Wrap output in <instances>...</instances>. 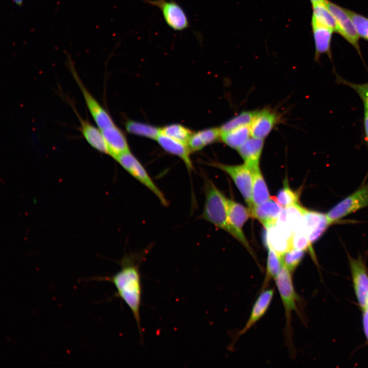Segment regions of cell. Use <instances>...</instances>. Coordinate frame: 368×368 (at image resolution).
Wrapping results in <instances>:
<instances>
[{
	"instance_id": "obj_1",
	"label": "cell",
	"mask_w": 368,
	"mask_h": 368,
	"mask_svg": "<svg viewBox=\"0 0 368 368\" xmlns=\"http://www.w3.org/2000/svg\"><path fill=\"white\" fill-rule=\"evenodd\" d=\"M121 269L109 277L93 278L108 281L115 286V296L121 298L130 310L142 336L140 317L142 285L140 271V261L134 256H126L120 262Z\"/></svg>"
},
{
	"instance_id": "obj_2",
	"label": "cell",
	"mask_w": 368,
	"mask_h": 368,
	"mask_svg": "<svg viewBox=\"0 0 368 368\" xmlns=\"http://www.w3.org/2000/svg\"><path fill=\"white\" fill-rule=\"evenodd\" d=\"M204 194V205L201 218L226 231L242 244L241 237L229 223L226 198L209 179L205 180Z\"/></svg>"
},
{
	"instance_id": "obj_3",
	"label": "cell",
	"mask_w": 368,
	"mask_h": 368,
	"mask_svg": "<svg viewBox=\"0 0 368 368\" xmlns=\"http://www.w3.org/2000/svg\"><path fill=\"white\" fill-rule=\"evenodd\" d=\"M115 159L132 177L151 191L162 204L164 206L168 205V200L162 191L153 181L142 164L130 151L120 155Z\"/></svg>"
},
{
	"instance_id": "obj_4",
	"label": "cell",
	"mask_w": 368,
	"mask_h": 368,
	"mask_svg": "<svg viewBox=\"0 0 368 368\" xmlns=\"http://www.w3.org/2000/svg\"><path fill=\"white\" fill-rule=\"evenodd\" d=\"M368 206V181L337 203L326 213L333 224L346 216Z\"/></svg>"
},
{
	"instance_id": "obj_5",
	"label": "cell",
	"mask_w": 368,
	"mask_h": 368,
	"mask_svg": "<svg viewBox=\"0 0 368 368\" xmlns=\"http://www.w3.org/2000/svg\"><path fill=\"white\" fill-rule=\"evenodd\" d=\"M292 272L284 265L275 279V284L279 291L284 307L286 320V331L290 334L291 314L296 310L298 296L293 284Z\"/></svg>"
},
{
	"instance_id": "obj_6",
	"label": "cell",
	"mask_w": 368,
	"mask_h": 368,
	"mask_svg": "<svg viewBox=\"0 0 368 368\" xmlns=\"http://www.w3.org/2000/svg\"><path fill=\"white\" fill-rule=\"evenodd\" d=\"M151 6L158 8L166 24L175 31H183L190 28L188 16L176 0H143Z\"/></svg>"
},
{
	"instance_id": "obj_7",
	"label": "cell",
	"mask_w": 368,
	"mask_h": 368,
	"mask_svg": "<svg viewBox=\"0 0 368 368\" xmlns=\"http://www.w3.org/2000/svg\"><path fill=\"white\" fill-rule=\"evenodd\" d=\"M228 174L246 202L248 209L253 206L252 203V175L249 167L245 163L242 165H228L219 163L212 164Z\"/></svg>"
},
{
	"instance_id": "obj_8",
	"label": "cell",
	"mask_w": 368,
	"mask_h": 368,
	"mask_svg": "<svg viewBox=\"0 0 368 368\" xmlns=\"http://www.w3.org/2000/svg\"><path fill=\"white\" fill-rule=\"evenodd\" d=\"M325 3L336 19L338 33L349 42L362 57L359 44V36L347 9L328 0H325Z\"/></svg>"
},
{
	"instance_id": "obj_9",
	"label": "cell",
	"mask_w": 368,
	"mask_h": 368,
	"mask_svg": "<svg viewBox=\"0 0 368 368\" xmlns=\"http://www.w3.org/2000/svg\"><path fill=\"white\" fill-rule=\"evenodd\" d=\"M70 65L71 73L82 94L87 107L97 127L102 130L114 125L110 115L85 87L73 66Z\"/></svg>"
},
{
	"instance_id": "obj_10",
	"label": "cell",
	"mask_w": 368,
	"mask_h": 368,
	"mask_svg": "<svg viewBox=\"0 0 368 368\" xmlns=\"http://www.w3.org/2000/svg\"><path fill=\"white\" fill-rule=\"evenodd\" d=\"M355 294L362 311L368 307V273L361 258L349 257Z\"/></svg>"
},
{
	"instance_id": "obj_11",
	"label": "cell",
	"mask_w": 368,
	"mask_h": 368,
	"mask_svg": "<svg viewBox=\"0 0 368 368\" xmlns=\"http://www.w3.org/2000/svg\"><path fill=\"white\" fill-rule=\"evenodd\" d=\"M226 208L230 225L241 237L242 245L254 257L252 250L242 232V227L244 223L249 217H251L249 209L227 198H226Z\"/></svg>"
},
{
	"instance_id": "obj_12",
	"label": "cell",
	"mask_w": 368,
	"mask_h": 368,
	"mask_svg": "<svg viewBox=\"0 0 368 368\" xmlns=\"http://www.w3.org/2000/svg\"><path fill=\"white\" fill-rule=\"evenodd\" d=\"M305 231L310 242L317 241L331 225L326 214L303 208Z\"/></svg>"
},
{
	"instance_id": "obj_13",
	"label": "cell",
	"mask_w": 368,
	"mask_h": 368,
	"mask_svg": "<svg viewBox=\"0 0 368 368\" xmlns=\"http://www.w3.org/2000/svg\"><path fill=\"white\" fill-rule=\"evenodd\" d=\"M266 243L268 248H271L282 256L291 248L292 233L277 222L266 228Z\"/></svg>"
},
{
	"instance_id": "obj_14",
	"label": "cell",
	"mask_w": 368,
	"mask_h": 368,
	"mask_svg": "<svg viewBox=\"0 0 368 368\" xmlns=\"http://www.w3.org/2000/svg\"><path fill=\"white\" fill-rule=\"evenodd\" d=\"M279 119L278 114L273 110H258L249 126L251 136L264 140L278 123Z\"/></svg>"
},
{
	"instance_id": "obj_15",
	"label": "cell",
	"mask_w": 368,
	"mask_h": 368,
	"mask_svg": "<svg viewBox=\"0 0 368 368\" xmlns=\"http://www.w3.org/2000/svg\"><path fill=\"white\" fill-rule=\"evenodd\" d=\"M109 154L114 159L120 155L130 151L126 138L115 125L101 130Z\"/></svg>"
},
{
	"instance_id": "obj_16",
	"label": "cell",
	"mask_w": 368,
	"mask_h": 368,
	"mask_svg": "<svg viewBox=\"0 0 368 368\" xmlns=\"http://www.w3.org/2000/svg\"><path fill=\"white\" fill-rule=\"evenodd\" d=\"M274 292L273 288L261 290L252 306L248 320L239 333V336L246 333L265 314L272 300Z\"/></svg>"
},
{
	"instance_id": "obj_17",
	"label": "cell",
	"mask_w": 368,
	"mask_h": 368,
	"mask_svg": "<svg viewBox=\"0 0 368 368\" xmlns=\"http://www.w3.org/2000/svg\"><path fill=\"white\" fill-rule=\"evenodd\" d=\"M273 198H270L261 204L253 206L249 210L251 217L257 219L265 228L277 222L283 209Z\"/></svg>"
},
{
	"instance_id": "obj_18",
	"label": "cell",
	"mask_w": 368,
	"mask_h": 368,
	"mask_svg": "<svg viewBox=\"0 0 368 368\" xmlns=\"http://www.w3.org/2000/svg\"><path fill=\"white\" fill-rule=\"evenodd\" d=\"M311 27L315 44V61H319L323 54H326L332 60L331 44L333 31L312 21Z\"/></svg>"
},
{
	"instance_id": "obj_19",
	"label": "cell",
	"mask_w": 368,
	"mask_h": 368,
	"mask_svg": "<svg viewBox=\"0 0 368 368\" xmlns=\"http://www.w3.org/2000/svg\"><path fill=\"white\" fill-rule=\"evenodd\" d=\"M156 140L165 151L179 157L189 171L192 170L193 168L190 158L191 151L187 144L170 137L161 131Z\"/></svg>"
},
{
	"instance_id": "obj_20",
	"label": "cell",
	"mask_w": 368,
	"mask_h": 368,
	"mask_svg": "<svg viewBox=\"0 0 368 368\" xmlns=\"http://www.w3.org/2000/svg\"><path fill=\"white\" fill-rule=\"evenodd\" d=\"M76 113L80 121L82 134L87 143L96 150L108 154L107 145L101 129L84 120L77 112Z\"/></svg>"
},
{
	"instance_id": "obj_21",
	"label": "cell",
	"mask_w": 368,
	"mask_h": 368,
	"mask_svg": "<svg viewBox=\"0 0 368 368\" xmlns=\"http://www.w3.org/2000/svg\"><path fill=\"white\" fill-rule=\"evenodd\" d=\"M264 146V140L251 136L237 150L250 168L259 166Z\"/></svg>"
},
{
	"instance_id": "obj_22",
	"label": "cell",
	"mask_w": 368,
	"mask_h": 368,
	"mask_svg": "<svg viewBox=\"0 0 368 368\" xmlns=\"http://www.w3.org/2000/svg\"><path fill=\"white\" fill-rule=\"evenodd\" d=\"M220 135L219 127L209 128L193 132L188 141V145L191 151H197L220 140Z\"/></svg>"
},
{
	"instance_id": "obj_23",
	"label": "cell",
	"mask_w": 368,
	"mask_h": 368,
	"mask_svg": "<svg viewBox=\"0 0 368 368\" xmlns=\"http://www.w3.org/2000/svg\"><path fill=\"white\" fill-rule=\"evenodd\" d=\"M250 169L252 175V203L255 206L266 202L270 197L259 165Z\"/></svg>"
},
{
	"instance_id": "obj_24",
	"label": "cell",
	"mask_w": 368,
	"mask_h": 368,
	"mask_svg": "<svg viewBox=\"0 0 368 368\" xmlns=\"http://www.w3.org/2000/svg\"><path fill=\"white\" fill-rule=\"evenodd\" d=\"M325 1L312 4L311 21L328 28L334 32L338 33V27L336 19L326 5Z\"/></svg>"
},
{
	"instance_id": "obj_25",
	"label": "cell",
	"mask_w": 368,
	"mask_h": 368,
	"mask_svg": "<svg viewBox=\"0 0 368 368\" xmlns=\"http://www.w3.org/2000/svg\"><path fill=\"white\" fill-rule=\"evenodd\" d=\"M251 137L249 126L221 132L220 140L228 147L237 150Z\"/></svg>"
},
{
	"instance_id": "obj_26",
	"label": "cell",
	"mask_w": 368,
	"mask_h": 368,
	"mask_svg": "<svg viewBox=\"0 0 368 368\" xmlns=\"http://www.w3.org/2000/svg\"><path fill=\"white\" fill-rule=\"evenodd\" d=\"M266 273L261 290L266 289L269 283L275 280L284 266L282 256L271 248H268Z\"/></svg>"
},
{
	"instance_id": "obj_27",
	"label": "cell",
	"mask_w": 368,
	"mask_h": 368,
	"mask_svg": "<svg viewBox=\"0 0 368 368\" xmlns=\"http://www.w3.org/2000/svg\"><path fill=\"white\" fill-rule=\"evenodd\" d=\"M126 129L130 133L153 140H156L161 131V128L133 121L126 123Z\"/></svg>"
},
{
	"instance_id": "obj_28",
	"label": "cell",
	"mask_w": 368,
	"mask_h": 368,
	"mask_svg": "<svg viewBox=\"0 0 368 368\" xmlns=\"http://www.w3.org/2000/svg\"><path fill=\"white\" fill-rule=\"evenodd\" d=\"M257 111H242L223 124L219 128L221 132L245 126H250Z\"/></svg>"
},
{
	"instance_id": "obj_29",
	"label": "cell",
	"mask_w": 368,
	"mask_h": 368,
	"mask_svg": "<svg viewBox=\"0 0 368 368\" xmlns=\"http://www.w3.org/2000/svg\"><path fill=\"white\" fill-rule=\"evenodd\" d=\"M161 132L187 145L193 133L187 127L179 124H173L165 126L161 128Z\"/></svg>"
},
{
	"instance_id": "obj_30",
	"label": "cell",
	"mask_w": 368,
	"mask_h": 368,
	"mask_svg": "<svg viewBox=\"0 0 368 368\" xmlns=\"http://www.w3.org/2000/svg\"><path fill=\"white\" fill-rule=\"evenodd\" d=\"M335 82L342 84L353 89L361 100L364 106V110H368V82L364 83H356L351 82L335 73Z\"/></svg>"
},
{
	"instance_id": "obj_31",
	"label": "cell",
	"mask_w": 368,
	"mask_h": 368,
	"mask_svg": "<svg viewBox=\"0 0 368 368\" xmlns=\"http://www.w3.org/2000/svg\"><path fill=\"white\" fill-rule=\"evenodd\" d=\"M274 198L282 208H285L298 203L299 193L292 190L289 187L287 180H285L283 188Z\"/></svg>"
},
{
	"instance_id": "obj_32",
	"label": "cell",
	"mask_w": 368,
	"mask_h": 368,
	"mask_svg": "<svg viewBox=\"0 0 368 368\" xmlns=\"http://www.w3.org/2000/svg\"><path fill=\"white\" fill-rule=\"evenodd\" d=\"M304 255V251L291 248L282 256L284 265L292 272L299 265Z\"/></svg>"
},
{
	"instance_id": "obj_33",
	"label": "cell",
	"mask_w": 368,
	"mask_h": 368,
	"mask_svg": "<svg viewBox=\"0 0 368 368\" xmlns=\"http://www.w3.org/2000/svg\"><path fill=\"white\" fill-rule=\"evenodd\" d=\"M359 37L368 41V18L347 9Z\"/></svg>"
},
{
	"instance_id": "obj_34",
	"label": "cell",
	"mask_w": 368,
	"mask_h": 368,
	"mask_svg": "<svg viewBox=\"0 0 368 368\" xmlns=\"http://www.w3.org/2000/svg\"><path fill=\"white\" fill-rule=\"evenodd\" d=\"M292 248L305 251L311 248V243L307 236L305 229H301L293 232L291 238Z\"/></svg>"
},
{
	"instance_id": "obj_35",
	"label": "cell",
	"mask_w": 368,
	"mask_h": 368,
	"mask_svg": "<svg viewBox=\"0 0 368 368\" xmlns=\"http://www.w3.org/2000/svg\"><path fill=\"white\" fill-rule=\"evenodd\" d=\"M363 129L365 141L368 148V110H364Z\"/></svg>"
},
{
	"instance_id": "obj_36",
	"label": "cell",
	"mask_w": 368,
	"mask_h": 368,
	"mask_svg": "<svg viewBox=\"0 0 368 368\" xmlns=\"http://www.w3.org/2000/svg\"><path fill=\"white\" fill-rule=\"evenodd\" d=\"M363 323L364 333L368 340V307L363 311Z\"/></svg>"
},
{
	"instance_id": "obj_37",
	"label": "cell",
	"mask_w": 368,
	"mask_h": 368,
	"mask_svg": "<svg viewBox=\"0 0 368 368\" xmlns=\"http://www.w3.org/2000/svg\"><path fill=\"white\" fill-rule=\"evenodd\" d=\"M310 1L311 2L312 4L315 3H317V2H321L325 1V0H310Z\"/></svg>"
}]
</instances>
